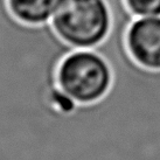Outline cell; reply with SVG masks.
<instances>
[{"label": "cell", "instance_id": "obj_3", "mask_svg": "<svg viewBox=\"0 0 160 160\" xmlns=\"http://www.w3.org/2000/svg\"><path fill=\"white\" fill-rule=\"evenodd\" d=\"M126 46L140 66L160 69V17L134 18L126 32Z\"/></svg>", "mask_w": 160, "mask_h": 160}, {"label": "cell", "instance_id": "obj_5", "mask_svg": "<svg viewBox=\"0 0 160 160\" xmlns=\"http://www.w3.org/2000/svg\"><path fill=\"white\" fill-rule=\"evenodd\" d=\"M125 4L136 18L160 17V0H125Z\"/></svg>", "mask_w": 160, "mask_h": 160}, {"label": "cell", "instance_id": "obj_2", "mask_svg": "<svg viewBox=\"0 0 160 160\" xmlns=\"http://www.w3.org/2000/svg\"><path fill=\"white\" fill-rule=\"evenodd\" d=\"M58 82L61 89L77 103H92L110 89L111 68L93 49H76L60 64Z\"/></svg>", "mask_w": 160, "mask_h": 160}, {"label": "cell", "instance_id": "obj_1", "mask_svg": "<svg viewBox=\"0 0 160 160\" xmlns=\"http://www.w3.org/2000/svg\"><path fill=\"white\" fill-rule=\"evenodd\" d=\"M50 22L74 48L92 49L108 36L112 20L107 0H56Z\"/></svg>", "mask_w": 160, "mask_h": 160}, {"label": "cell", "instance_id": "obj_4", "mask_svg": "<svg viewBox=\"0 0 160 160\" xmlns=\"http://www.w3.org/2000/svg\"><path fill=\"white\" fill-rule=\"evenodd\" d=\"M11 12L17 19L29 25L50 21L56 0H7Z\"/></svg>", "mask_w": 160, "mask_h": 160}]
</instances>
